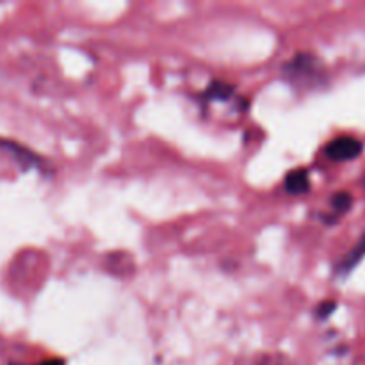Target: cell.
<instances>
[{"mask_svg":"<svg viewBox=\"0 0 365 365\" xmlns=\"http://www.w3.org/2000/svg\"><path fill=\"white\" fill-rule=\"evenodd\" d=\"M284 187L289 195H305L310 191V175L307 170H292L285 177Z\"/></svg>","mask_w":365,"mask_h":365,"instance_id":"277c9868","label":"cell"},{"mask_svg":"<svg viewBox=\"0 0 365 365\" xmlns=\"http://www.w3.org/2000/svg\"><path fill=\"white\" fill-rule=\"evenodd\" d=\"M364 184H365V177H364Z\"/></svg>","mask_w":365,"mask_h":365,"instance_id":"9c48e42d","label":"cell"},{"mask_svg":"<svg viewBox=\"0 0 365 365\" xmlns=\"http://www.w3.org/2000/svg\"><path fill=\"white\" fill-rule=\"evenodd\" d=\"M364 257H365V234L362 235V239L356 242L355 248H353L351 252H349L348 255L337 264V267H335V274H337V277H346V274H349L353 269H355V266H359V262L364 259Z\"/></svg>","mask_w":365,"mask_h":365,"instance_id":"3957f363","label":"cell"},{"mask_svg":"<svg viewBox=\"0 0 365 365\" xmlns=\"http://www.w3.org/2000/svg\"><path fill=\"white\" fill-rule=\"evenodd\" d=\"M362 152V141H359L356 138H351V135H341V138L334 139V141L324 148V153H327L328 159L335 160V163L355 160Z\"/></svg>","mask_w":365,"mask_h":365,"instance_id":"7a4b0ae2","label":"cell"},{"mask_svg":"<svg viewBox=\"0 0 365 365\" xmlns=\"http://www.w3.org/2000/svg\"><path fill=\"white\" fill-rule=\"evenodd\" d=\"M235 88L232 84H227V82L214 81L212 84L207 88L205 98L210 100V102H225V100H230L234 96Z\"/></svg>","mask_w":365,"mask_h":365,"instance_id":"5b68a950","label":"cell"},{"mask_svg":"<svg viewBox=\"0 0 365 365\" xmlns=\"http://www.w3.org/2000/svg\"><path fill=\"white\" fill-rule=\"evenodd\" d=\"M282 75L285 81L292 82L298 86H307V88H314V86L323 84L324 78V68L317 56L309 52L296 53L291 61L282 66Z\"/></svg>","mask_w":365,"mask_h":365,"instance_id":"6da1fadb","label":"cell"},{"mask_svg":"<svg viewBox=\"0 0 365 365\" xmlns=\"http://www.w3.org/2000/svg\"><path fill=\"white\" fill-rule=\"evenodd\" d=\"M36 365H66L63 359H48V360H43V362L36 364Z\"/></svg>","mask_w":365,"mask_h":365,"instance_id":"ba28073f","label":"cell"},{"mask_svg":"<svg viewBox=\"0 0 365 365\" xmlns=\"http://www.w3.org/2000/svg\"><path fill=\"white\" fill-rule=\"evenodd\" d=\"M330 205H331V216H334V221H335L337 217H341L342 214H346L349 209H351L353 196L346 191L335 192L330 200ZM334 221H331V223H334Z\"/></svg>","mask_w":365,"mask_h":365,"instance_id":"8992f818","label":"cell"},{"mask_svg":"<svg viewBox=\"0 0 365 365\" xmlns=\"http://www.w3.org/2000/svg\"><path fill=\"white\" fill-rule=\"evenodd\" d=\"M335 309H337V303L330 302V299H327V302H323L316 309V316L319 317V319H327V317L331 316V312H334Z\"/></svg>","mask_w":365,"mask_h":365,"instance_id":"52a82bcc","label":"cell"}]
</instances>
